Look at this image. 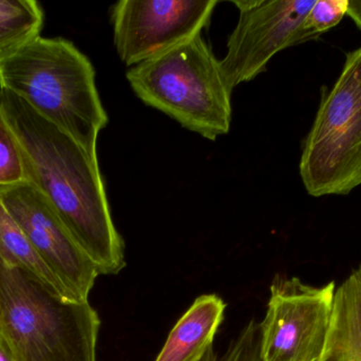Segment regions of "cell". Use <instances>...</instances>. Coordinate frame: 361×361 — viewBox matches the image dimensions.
<instances>
[{"label": "cell", "instance_id": "cell-10", "mask_svg": "<svg viewBox=\"0 0 361 361\" xmlns=\"http://www.w3.org/2000/svg\"><path fill=\"white\" fill-rule=\"evenodd\" d=\"M226 304L216 295L195 299L169 333L156 361H200L214 347Z\"/></svg>", "mask_w": 361, "mask_h": 361}, {"label": "cell", "instance_id": "cell-14", "mask_svg": "<svg viewBox=\"0 0 361 361\" xmlns=\"http://www.w3.org/2000/svg\"><path fill=\"white\" fill-rule=\"evenodd\" d=\"M25 182L20 148L14 134L0 114V188Z\"/></svg>", "mask_w": 361, "mask_h": 361}, {"label": "cell", "instance_id": "cell-8", "mask_svg": "<svg viewBox=\"0 0 361 361\" xmlns=\"http://www.w3.org/2000/svg\"><path fill=\"white\" fill-rule=\"evenodd\" d=\"M218 0H122L111 8L114 46L128 67L202 34Z\"/></svg>", "mask_w": 361, "mask_h": 361}, {"label": "cell", "instance_id": "cell-17", "mask_svg": "<svg viewBox=\"0 0 361 361\" xmlns=\"http://www.w3.org/2000/svg\"><path fill=\"white\" fill-rule=\"evenodd\" d=\"M347 15L351 17L352 20L356 23L361 30V1H353L349 0V6H348Z\"/></svg>", "mask_w": 361, "mask_h": 361}, {"label": "cell", "instance_id": "cell-6", "mask_svg": "<svg viewBox=\"0 0 361 361\" xmlns=\"http://www.w3.org/2000/svg\"><path fill=\"white\" fill-rule=\"evenodd\" d=\"M336 285H307L277 277L260 324L261 361H320L332 320Z\"/></svg>", "mask_w": 361, "mask_h": 361}, {"label": "cell", "instance_id": "cell-11", "mask_svg": "<svg viewBox=\"0 0 361 361\" xmlns=\"http://www.w3.org/2000/svg\"><path fill=\"white\" fill-rule=\"evenodd\" d=\"M320 361H361V264L335 292L330 331Z\"/></svg>", "mask_w": 361, "mask_h": 361}, {"label": "cell", "instance_id": "cell-7", "mask_svg": "<svg viewBox=\"0 0 361 361\" xmlns=\"http://www.w3.org/2000/svg\"><path fill=\"white\" fill-rule=\"evenodd\" d=\"M316 0H238L237 25L221 59L229 88L250 82L267 70L280 51L312 42L305 23Z\"/></svg>", "mask_w": 361, "mask_h": 361}, {"label": "cell", "instance_id": "cell-12", "mask_svg": "<svg viewBox=\"0 0 361 361\" xmlns=\"http://www.w3.org/2000/svg\"><path fill=\"white\" fill-rule=\"evenodd\" d=\"M0 252L8 260L42 282L54 294L68 301H74L61 280L36 251L20 227L13 220L0 201ZM76 302V301H75Z\"/></svg>", "mask_w": 361, "mask_h": 361}, {"label": "cell", "instance_id": "cell-5", "mask_svg": "<svg viewBox=\"0 0 361 361\" xmlns=\"http://www.w3.org/2000/svg\"><path fill=\"white\" fill-rule=\"evenodd\" d=\"M299 172L313 197L349 195L361 186V46L345 55L303 142Z\"/></svg>", "mask_w": 361, "mask_h": 361}, {"label": "cell", "instance_id": "cell-1", "mask_svg": "<svg viewBox=\"0 0 361 361\" xmlns=\"http://www.w3.org/2000/svg\"><path fill=\"white\" fill-rule=\"evenodd\" d=\"M0 114L20 148L25 182L48 201L99 275H118L126 265L125 246L112 220L99 160L4 88Z\"/></svg>", "mask_w": 361, "mask_h": 361}, {"label": "cell", "instance_id": "cell-15", "mask_svg": "<svg viewBox=\"0 0 361 361\" xmlns=\"http://www.w3.org/2000/svg\"><path fill=\"white\" fill-rule=\"evenodd\" d=\"M200 361H261L260 324L254 319L248 322L222 357L212 347Z\"/></svg>", "mask_w": 361, "mask_h": 361}, {"label": "cell", "instance_id": "cell-4", "mask_svg": "<svg viewBox=\"0 0 361 361\" xmlns=\"http://www.w3.org/2000/svg\"><path fill=\"white\" fill-rule=\"evenodd\" d=\"M126 78L143 103L206 139L231 129L233 90L202 34L130 67Z\"/></svg>", "mask_w": 361, "mask_h": 361}, {"label": "cell", "instance_id": "cell-13", "mask_svg": "<svg viewBox=\"0 0 361 361\" xmlns=\"http://www.w3.org/2000/svg\"><path fill=\"white\" fill-rule=\"evenodd\" d=\"M44 11L35 0H0V61L36 36Z\"/></svg>", "mask_w": 361, "mask_h": 361}, {"label": "cell", "instance_id": "cell-16", "mask_svg": "<svg viewBox=\"0 0 361 361\" xmlns=\"http://www.w3.org/2000/svg\"><path fill=\"white\" fill-rule=\"evenodd\" d=\"M349 0H316L305 19V30L314 40L336 27L347 15Z\"/></svg>", "mask_w": 361, "mask_h": 361}, {"label": "cell", "instance_id": "cell-9", "mask_svg": "<svg viewBox=\"0 0 361 361\" xmlns=\"http://www.w3.org/2000/svg\"><path fill=\"white\" fill-rule=\"evenodd\" d=\"M0 201L76 302H87L99 273L48 201L27 182L0 188Z\"/></svg>", "mask_w": 361, "mask_h": 361}, {"label": "cell", "instance_id": "cell-2", "mask_svg": "<svg viewBox=\"0 0 361 361\" xmlns=\"http://www.w3.org/2000/svg\"><path fill=\"white\" fill-rule=\"evenodd\" d=\"M0 88L78 142L97 159V139L107 126L90 59L63 37L38 35L0 61Z\"/></svg>", "mask_w": 361, "mask_h": 361}, {"label": "cell", "instance_id": "cell-3", "mask_svg": "<svg viewBox=\"0 0 361 361\" xmlns=\"http://www.w3.org/2000/svg\"><path fill=\"white\" fill-rule=\"evenodd\" d=\"M101 320L0 252V339L14 361H97Z\"/></svg>", "mask_w": 361, "mask_h": 361}]
</instances>
